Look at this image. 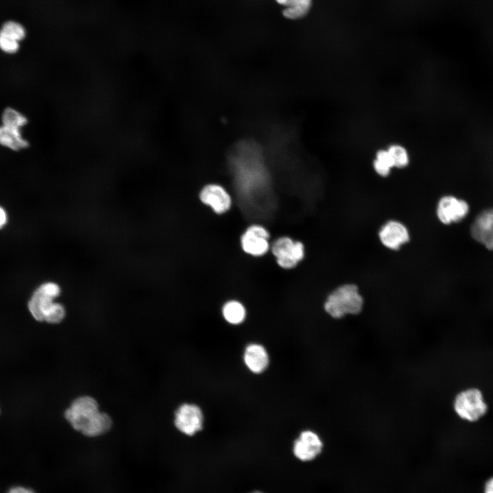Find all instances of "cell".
<instances>
[{
    "label": "cell",
    "instance_id": "d4e9b609",
    "mask_svg": "<svg viewBox=\"0 0 493 493\" xmlns=\"http://www.w3.org/2000/svg\"><path fill=\"white\" fill-rule=\"evenodd\" d=\"M483 493H493V475L485 480L483 486Z\"/></svg>",
    "mask_w": 493,
    "mask_h": 493
},
{
    "label": "cell",
    "instance_id": "30bf717a",
    "mask_svg": "<svg viewBox=\"0 0 493 493\" xmlns=\"http://www.w3.org/2000/svg\"><path fill=\"white\" fill-rule=\"evenodd\" d=\"M379 238L386 248L396 251L409 240V233L402 223L397 220H389L379 231Z\"/></svg>",
    "mask_w": 493,
    "mask_h": 493
},
{
    "label": "cell",
    "instance_id": "7c38bea8",
    "mask_svg": "<svg viewBox=\"0 0 493 493\" xmlns=\"http://www.w3.org/2000/svg\"><path fill=\"white\" fill-rule=\"evenodd\" d=\"M243 362L249 371L254 374H260L268 366L269 355L263 345L251 343L244 351Z\"/></svg>",
    "mask_w": 493,
    "mask_h": 493
},
{
    "label": "cell",
    "instance_id": "44dd1931",
    "mask_svg": "<svg viewBox=\"0 0 493 493\" xmlns=\"http://www.w3.org/2000/svg\"><path fill=\"white\" fill-rule=\"evenodd\" d=\"M0 35L19 42L25 36V31L20 24L9 21L0 30Z\"/></svg>",
    "mask_w": 493,
    "mask_h": 493
},
{
    "label": "cell",
    "instance_id": "2e32d148",
    "mask_svg": "<svg viewBox=\"0 0 493 493\" xmlns=\"http://www.w3.org/2000/svg\"><path fill=\"white\" fill-rule=\"evenodd\" d=\"M276 1L285 7L283 10V16L292 20L305 16L312 5V0H276Z\"/></svg>",
    "mask_w": 493,
    "mask_h": 493
},
{
    "label": "cell",
    "instance_id": "ba28073f",
    "mask_svg": "<svg viewBox=\"0 0 493 493\" xmlns=\"http://www.w3.org/2000/svg\"><path fill=\"white\" fill-rule=\"evenodd\" d=\"M323 442L320 436L312 430L301 432L293 444V453L301 461L308 462L314 459L322 452Z\"/></svg>",
    "mask_w": 493,
    "mask_h": 493
},
{
    "label": "cell",
    "instance_id": "ac0fdd59",
    "mask_svg": "<svg viewBox=\"0 0 493 493\" xmlns=\"http://www.w3.org/2000/svg\"><path fill=\"white\" fill-rule=\"evenodd\" d=\"M372 168L380 177H386L390 175L394 166L387 149H381L376 152L372 161Z\"/></svg>",
    "mask_w": 493,
    "mask_h": 493
},
{
    "label": "cell",
    "instance_id": "7402d4cb",
    "mask_svg": "<svg viewBox=\"0 0 493 493\" xmlns=\"http://www.w3.org/2000/svg\"><path fill=\"white\" fill-rule=\"evenodd\" d=\"M66 311L62 305L53 303L44 316V320L52 324L60 323L65 317Z\"/></svg>",
    "mask_w": 493,
    "mask_h": 493
},
{
    "label": "cell",
    "instance_id": "83f0119b",
    "mask_svg": "<svg viewBox=\"0 0 493 493\" xmlns=\"http://www.w3.org/2000/svg\"><path fill=\"white\" fill-rule=\"evenodd\" d=\"M251 493H264V492H260V491H254V492H251Z\"/></svg>",
    "mask_w": 493,
    "mask_h": 493
},
{
    "label": "cell",
    "instance_id": "3957f363",
    "mask_svg": "<svg viewBox=\"0 0 493 493\" xmlns=\"http://www.w3.org/2000/svg\"><path fill=\"white\" fill-rule=\"evenodd\" d=\"M272 253L277 263L283 268H292L305 255V247L300 241H294L288 236L280 237L272 245Z\"/></svg>",
    "mask_w": 493,
    "mask_h": 493
},
{
    "label": "cell",
    "instance_id": "8992f818",
    "mask_svg": "<svg viewBox=\"0 0 493 493\" xmlns=\"http://www.w3.org/2000/svg\"><path fill=\"white\" fill-rule=\"evenodd\" d=\"M469 210V205L465 200L446 195L441 197L438 203L436 215L442 224L451 225L464 219Z\"/></svg>",
    "mask_w": 493,
    "mask_h": 493
},
{
    "label": "cell",
    "instance_id": "277c9868",
    "mask_svg": "<svg viewBox=\"0 0 493 493\" xmlns=\"http://www.w3.org/2000/svg\"><path fill=\"white\" fill-rule=\"evenodd\" d=\"M99 411V404L90 396H81L75 399L65 411V418L72 427L80 431L84 424Z\"/></svg>",
    "mask_w": 493,
    "mask_h": 493
},
{
    "label": "cell",
    "instance_id": "4fadbf2b",
    "mask_svg": "<svg viewBox=\"0 0 493 493\" xmlns=\"http://www.w3.org/2000/svg\"><path fill=\"white\" fill-rule=\"evenodd\" d=\"M112 425L111 417L108 414L99 411L87 420L80 432L88 437H96L107 433Z\"/></svg>",
    "mask_w": 493,
    "mask_h": 493
},
{
    "label": "cell",
    "instance_id": "5b68a950",
    "mask_svg": "<svg viewBox=\"0 0 493 493\" xmlns=\"http://www.w3.org/2000/svg\"><path fill=\"white\" fill-rule=\"evenodd\" d=\"M204 416L201 409L195 404L184 403L176 410L174 423L185 435L192 436L203 427Z\"/></svg>",
    "mask_w": 493,
    "mask_h": 493
},
{
    "label": "cell",
    "instance_id": "4316f807",
    "mask_svg": "<svg viewBox=\"0 0 493 493\" xmlns=\"http://www.w3.org/2000/svg\"><path fill=\"white\" fill-rule=\"evenodd\" d=\"M8 215L3 207L0 206V229L3 228L7 223Z\"/></svg>",
    "mask_w": 493,
    "mask_h": 493
},
{
    "label": "cell",
    "instance_id": "5bb4252c",
    "mask_svg": "<svg viewBox=\"0 0 493 493\" xmlns=\"http://www.w3.org/2000/svg\"><path fill=\"white\" fill-rule=\"evenodd\" d=\"M0 145L14 151L27 149L29 142L22 134V130L0 125Z\"/></svg>",
    "mask_w": 493,
    "mask_h": 493
},
{
    "label": "cell",
    "instance_id": "e0dca14e",
    "mask_svg": "<svg viewBox=\"0 0 493 493\" xmlns=\"http://www.w3.org/2000/svg\"><path fill=\"white\" fill-rule=\"evenodd\" d=\"M222 314L228 323L240 325L245 320L246 312L244 306L238 301L231 300L226 302L222 308Z\"/></svg>",
    "mask_w": 493,
    "mask_h": 493
},
{
    "label": "cell",
    "instance_id": "d6986e66",
    "mask_svg": "<svg viewBox=\"0 0 493 493\" xmlns=\"http://www.w3.org/2000/svg\"><path fill=\"white\" fill-rule=\"evenodd\" d=\"M1 125L21 129L27 125V116L16 108L9 107L3 110L1 115Z\"/></svg>",
    "mask_w": 493,
    "mask_h": 493
},
{
    "label": "cell",
    "instance_id": "9a60e30c",
    "mask_svg": "<svg viewBox=\"0 0 493 493\" xmlns=\"http://www.w3.org/2000/svg\"><path fill=\"white\" fill-rule=\"evenodd\" d=\"M53 299L38 288L28 302V309L31 316L38 321H43L45 314L54 303Z\"/></svg>",
    "mask_w": 493,
    "mask_h": 493
},
{
    "label": "cell",
    "instance_id": "6da1fadb",
    "mask_svg": "<svg viewBox=\"0 0 493 493\" xmlns=\"http://www.w3.org/2000/svg\"><path fill=\"white\" fill-rule=\"evenodd\" d=\"M364 306V299L357 286L352 283L342 285L327 297L324 309L333 318L359 314Z\"/></svg>",
    "mask_w": 493,
    "mask_h": 493
},
{
    "label": "cell",
    "instance_id": "8fae6325",
    "mask_svg": "<svg viewBox=\"0 0 493 493\" xmlns=\"http://www.w3.org/2000/svg\"><path fill=\"white\" fill-rule=\"evenodd\" d=\"M202 203L209 205L216 214H223L229 210L231 199L227 190L218 184H208L199 194Z\"/></svg>",
    "mask_w": 493,
    "mask_h": 493
},
{
    "label": "cell",
    "instance_id": "484cf974",
    "mask_svg": "<svg viewBox=\"0 0 493 493\" xmlns=\"http://www.w3.org/2000/svg\"><path fill=\"white\" fill-rule=\"evenodd\" d=\"M8 493H35V492L31 489L24 488V487L17 486V487H14V488H11L8 491Z\"/></svg>",
    "mask_w": 493,
    "mask_h": 493
},
{
    "label": "cell",
    "instance_id": "cb8c5ba5",
    "mask_svg": "<svg viewBox=\"0 0 493 493\" xmlns=\"http://www.w3.org/2000/svg\"><path fill=\"white\" fill-rule=\"evenodd\" d=\"M46 294L55 299L60 293V286L53 282H47L39 287Z\"/></svg>",
    "mask_w": 493,
    "mask_h": 493
},
{
    "label": "cell",
    "instance_id": "9c48e42d",
    "mask_svg": "<svg viewBox=\"0 0 493 493\" xmlns=\"http://www.w3.org/2000/svg\"><path fill=\"white\" fill-rule=\"evenodd\" d=\"M470 234L475 241L493 251V207L485 209L477 216L471 225Z\"/></svg>",
    "mask_w": 493,
    "mask_h": 493
},
{
    "label": "cell",
    "instance_id": "ffe728a7",
    "mask_svg": "<svg viewBox=\"0 0 493 493\" xmlns=\"http://www.w3.org/2000/svg\"><path fill=\"white\" fill-rule=\"evenodd\" d=\"M394 166L396 168H404L407 167L410 162V157L407 149L399 144H392L387 148Z\"/></svg>",
    "mask_w": 493,
    "mask_h": 493
},
{
    "label": "cell",
    "instance_id": "603a6c76",
    "mask_svg": "<svg viewBox=\"0 0 493 493\" xmlns=\"http://www.w3.org/2000/svg\"><path fill=\"white\" fill-rule=\"evenodd\" d=\"M19 49L18 41L0 35V49L8 54L15 53Z\"/></svg>",
    "mask_w": 493,
    "mask_h": 493
},
{
    "label": "cell",
    "instance_id": "52a82bcc",
    "mask_svg": "<svg viewBox=\"0 0 493 493\" xmlns=\"http://www.w3.org/2000/svg\"><path fill=\"white\" fill-rule=\"evenodd\" d=\"M269 233L263 226L252 225L241 236L243 251L253 256H262L269 249Z\"/></svg>",
    "mask_w": 493,
    "mask_h": 493
},
{
    "label": "cell",
    "instance_id": "7a4b0ae2",
    "mask_svg": "<svg viewBox=\"0 0 493 493\" xmlns=\"http://www.w3.org/2000/svg\"><path fill=\"white\" fill-rule=\"evenodd\" d=\"M453 411L462 420L476 422L488 412L484 394L477 387H470L459 391L453 402Z\"/></svg>",
    "mask_w": 493,
    "mask_h": 493
}]
</instances>
